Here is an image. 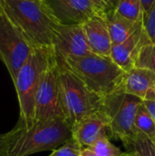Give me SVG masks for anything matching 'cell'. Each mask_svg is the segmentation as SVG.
<instances>
[{
  "label": "cell",
  "mask_w": 155,
  "mask_h": 156,
  "mask_svg": "<svg viewBox=\"0 0 155 156\" xmlns=\"http://www.w3.org/2000/svg\"><path fill=\"white\" fill-rule=\"evenodd\" d=\"M54 60L52 48H35L13 81L19 105V119L26 125L35 122L36 95L44 73Z\"/></svg>",
  "instance_id": "3957f363"
},
{
  "label": "cell",
  "mask_w": 155,
  "mask_h": 156,
  "mask_svg": "<svg viewBox=\"0 0 155 156\" xmlns=\"http://www.w3.org/2000/svg\"><path fill=\"white\" fill-rule=\"evenodd\" d=\"M150 41L152 40L143 24L126 40L120 44L112 45L111 58L124 71H128L134 67L142 47Z\"/></svg>",
  "instance_id": "8fae6325"
},
{
  "label": "cell",
  "mask_w": 155,
  "mask_h": 156,
  "mask_svg": "<svg viewBox=\"0 0 155 156\" xmlns=\"http://www.w3.org/2000/svg\"><path fill=\"white\" fill-rule=\"evenodd\" d=\"M122 156H136V154L132 151H130L129 153H123Z\"/></svg>",
  "instance_id": "83f0119b"
},
{
  "label": "cell",
  "mask_w": 155,
  "mask_h": 156,
  "mask_svg": "<svg viewBox=\"0 0 155 156\" xmlns=\"http://www.w3.org/2000/svg\"><path fill=\"white\" fill-rule=\"evenodd\" d=\"M134 67L146 69L155 73V43L150 41L142 47Z\"/></svg>",
  "instance_id": "d6986e66"
},
{
  "label": "cell",
  "mask_w": 155,
  "mask_h": 156,
  "mask_svg": "<svg viewBox=\"0 0 155 156\" xmlns=\"http://www.w3.org/2000/svg\"><path fill=\"white\" fill-rule=\"evenodd\" d=\"M110 31L112 45H117L126 40L143 22H133L128 20L117 13L111 11L104 15Z\"/></svg>",
  "instance_id": "9a60e30c"
},
{
  "label": "cell",
  "mask_w": 155,
  "mask_h": 156,
  "mask_svg": "<svg viewBox=\"0 0 155 156\" xmlns=\"http://www.w3.org/2000/svg\"><path fill=\"white\" fill-rule=\"evenodd\" d=\"M5 134L7 156H30L53 151L72 137L71 126L65 120L35 121L26 125L19 119Z\"/></svg>",
  "instance_id": "6da1fadb"
},
{
  "label": "cell",
  "mask_w": 155,
  "mask_h": 156,
  "mask_svg": "<svg viewBox=\"0 0 155 156\" xmlns=\"http://www.w3.org/2000/svg\"><path fill=\"white\" fill-rule=\"evenodd\" d=\"M0 14H1V9H0Z\"/></svg>",
  "instance_id": "f1b7e54d"
},
{
  "label": "cell",
  "mask_w": 155,
  "mask_h": 156,
  "mask_svg": "<svg viewBox=\"0 0 155 156\" xmlns=\"http://www.w3.org/2000/svg\"><path fill=\"white\" fill-rule=\"evenodd\" d=\"M62 25H81L100 13L90 0H44ZM101 14V13H100Z\"/></svg>",
  "instance_id": "30bf717a"
},
{
  "label": "cell",
  "mask_w": 155,
  "mask_h": 156,
  "mask_svg": "<svg viewBox=\"0 0 155 156\" xmlns=\"http://www.w3.org/2000/svg\"><path fill=\"white\" fill-rule=\"evenodd\" d=\"M143 5V7H144V11H145V14L149 11L150 7L152 6L154 0H141Z\"/></svg>",
  "instance_id": "4316f807"
},
{
  "label": "cell",
  "mask_w": 155,
  "mask_h": 156,
  "mask_svg": "<svg viewBox=\"0 0 155 156\" xmlns=\"http://www.w3.org/2000/svg\"><path fill=\"white\" fill-rule=\"evenodd\" d=\"M67 122L72 126L102 109L103 97L92 91L63 60L57 59Z\"/></svg>",
  "instance_id": "5b68a950"
},
{
  "label": "cell",
  "mask_w": 155,
  "mask_h": 156,
  "mask_svg": "<svg viewBox=\"0 0 155 156\" xmlns=\"http://www.w3.org/2000/svg\"><path fill=\"white\" fill-rule=\"evenodd\" d=\"M52 49L57 59L79 58L91 52L83 26L58 24L53 32Z\"/></svg>",
  "instance_id": "9c48e42d"
},
{
  "label": "cell",
  "mask_w": 155,
  "mask_h": 156,
  "mask_svg": "<svg viewBox=\"0 0 155 156\" xmlns=\"http://www.w3.org/2000/svg\"><path fill=\"white\" fill-rule=\"evenodd\" d=\"M95 5L97 10L105 15L111 11H113L117 5L118 0H90Z\"/></svg>",
  "instance_id": "603a6c76"
},
{
  "label": "cell",
  "mask_w": 155,
  "mask_h": 156,
  "mask_svg": "<svg viewBox=\"0 0 155 156\" xmlns=\"http://www.w3.org/2000/svg\"><path fill=\"white\" fill-rule=\"evenodd\" d=\"M82 26L91 52L111 57L112 41L105 16L98 13L84 22Z\"/></svg>",
  "instance_id": "4fadbf2b"
},
{
  "label": "cell",
  "mask_w": 155,
  "mask_h": 156,
  "mask_svg": "<svg viewBox=\"0 0 155 156\" xmlns=\"http://www.w3.org/2000/svg\"><path fill=\"white\" fill-rule=\"evenodd\" d=\"M50 120L67 121L56 57L42 77L35 102V121Z\"/></svg>",
  "instance_id": "ba28073f"
},
{
  "label": "cell",
  "mask_w": 155,
  "mask_h": 156,
  "mask_svg": "<svg viewBox=\"0 0 155 156\" xmlns=\"http://www.w3.org/2000/svg\"><path fill=\"white\" fill-rule=\"evenodd\" d=\"M143 104L146 107V109L148 110V112H150V114L152 115V117L153 118L155 121V100H147V101H143Z\"/></svg>",
  "instance_id": "cb8c5ba5"
},
{
  "label": "cell",
  "mask_w": 155,
  "mask_h": 156,
  "mask_svg": "<svg viewBox=\"0 0 155 156\" xmlns=\"http://www.w3.org/2000/svg\"><path fill=\"white\" fill-rule=\"evenodd\" d=\"M134 128L136 133H143L151 138H155V121L144 106L143 101L137 110Z\"/></svg>",
  "instance_id": "e0dca14e"
},
{
  "label": "cell",
  "mask_w": 155,
  "mask_h": 156,
  "mask_svg": "<svg viewBox=\"0 0 155 156\" xmlns=\"http://www.w3.org/2000/svg\"><path fill=\"white\" fill-rule=\"evenodd\" d=\"M0 9L35 48H52L59 22L44 0H0Z\"/></svg>",
  "instance_id": "7a4b0ae2"
},
{
  "label": "cell",
  "mask_w": 155,
  "mask_h": 156,
  "mask_svg": "<svg viewBox=\"0 0 155 156\" xmlns=\"http://www.w3.org/2000/svg\"><path fill=\"white\" fill-rule=\"evenodd\" d=\"M82 149L81 145L71 137L67 143L53 150L48 156H79Z\"/></svg>",
  "instance_id": "44dd1931"
},
{
  "label": "cell",
  "mask_w": 155,
  "mask_h": 156,
  "mask_svg": "<svg viewBox=\"0 0 155 156\" xmlns=\"http://www.w3.org/2000/svg\"><path fill=\"white\" fill-rule=\"evenodd\" d=\"M143 26L152 42L155 43V0L144 16Z\"/></svg>",
  "instance_id": "7402d4cb"
},
{
  "label": "cell",
  "mask_w": 155,
  "mask_h": 156,
  "mask_svg": "<svg viewBox=\"0 0 155 156\" xmlns=\"http://www.w3.org/2000/svg\"><path fill=\"white\" fill-rule=\"evenodd\" d=\"M107 130L108 119L102 109L84 117L71 126L72 137L82 148L90 147L98 139L106 135Z\"/></svg>",
  "instance_id": "7c38bea8"
},
{
  "label": "cell",
  "mask_w": 155,
  "mask_h": 156,
  "mask_svg": "<svg viewBox=\"0 0 155 156\" xmlns=\"http://www.w3.org/2000/svg\"><path fill=\"white\" fill-rule=\"evenodd\" d=\"M0 156H7L6 153V134H0Z\"/></svg>",
  "instance_id": "d4e9b609"
},
{
  "label": "cell",
  "mask_w": 155,
  "mask_h": 156,
  "mask_svg": "<svg viewBox=\"0 0 155 156\" xmlns=\"http://www.w3.org/2000/svg\"><path fill=\"white\" fill-rule=\"evenodd\" d=\"M88 148L99 156H122L123 154L120 148L111 143L107 134L98 139Z\"/></svg>",
  "instance_id": "ffe728a7"
},
{
  "label": "cell",
  "mask_w": 155,
  "mask_h": 156,
  "mask_svg": "<svg viewBox=\"0 0 155 156\" xmlns=\"http://www.w3.org/2000/svg\"><path fill=\"white\" fill-rule=\"evenodd\" d=\"M34 48L35 47L1 10L0 60L6 67L13 81Z\"/></svg>",
  "instance_id": "52a82bcc"
},
{
  "label": "cell",
  "mask_w": 155,
  "mask_h": 156,
  "mask_svg": "<svg viewBox=\"0 0 155 156\" xmlns=\"http://www.w3.org/2000/svg\"><path fill=\"white\" fill-rule=\"evenodd\" d=\"M79 156H99L98 154H96L93 151H91L90 148H83L81 150L80 155Z\"/></svg>",
  "instance_id": "484cf974"
},
{
  "label": "cell",
  "mask_w": 155,
  "mask_h": 156,
  "mask_svg": "<svg viewBox=\"0 0 155 156\" xmlns=\"http://www.w3.org/2000/svg\"><path fill=\"white\" fill-rule=\"evenodd\" d=\"M121 89L143 101L155 100V73L146 69L133 67L125 71Z\"/></svg>",
  "instance_id": "5bb4252c"
},
{
  "label": "cell",
  "mask_w": 155,
  "mask_h": 156,
  "mask_svg": "<svg viewBox=\"0 0 155 156\" xmlns=\"http://www.w3.org/2000/svg\"><path fill=\"white\" fill-rule=\"evenodd\" d=\"M63 61L92 91L103 98L121 89L125 71L111 57L90 52Z\"/></svg>",
  "instance_id": "277c9868"
},
{
  "label": "cell",
  "mask_w": 155,
  "mask_h": 156,
  "mask_svg": "<svg viewBox=\"0 0 155 156\" xmlns=\"http://www.w3.org/2000/svg\"><path fill=\"white\" fill-rule=\"evenodd\" d=\"M143 100L119 89L103 98L102 110L108 119V130L131 150L137 134L134 120Z\"/></svg>",
  "instance_id": "8992f818"
},
{
  "label": "cell",
  "mask_w": 155,
  "mask_h": 156,
  "mask_svg": "<svg viewBox=\"0 0 155 156\" xmlns=\"http://www.w3.org/2000/svg\"><path fill=\"white\" fill-rule=\"evenodd\" d=\"M114 12L133 22L144 21L145 11L141 0H118Z\"/></svg>",
  "instance_id": "2e32d148"
},
{
  "label": "cell",
  "mask_w": 155,
  "mask_h": 156,
  "mask_svg": "<svg viewBox=\"0 0 155 156\" xmlns=\"http://www.w3.org/2000/svg\"><path fill=\"white\" fill-rule=\"evenodd\" d=\"M130 151H132L136 156H155V138L137 133Z\"/></svg>",
  "instance_id": "ac0fdd59"
}]
</instances>
